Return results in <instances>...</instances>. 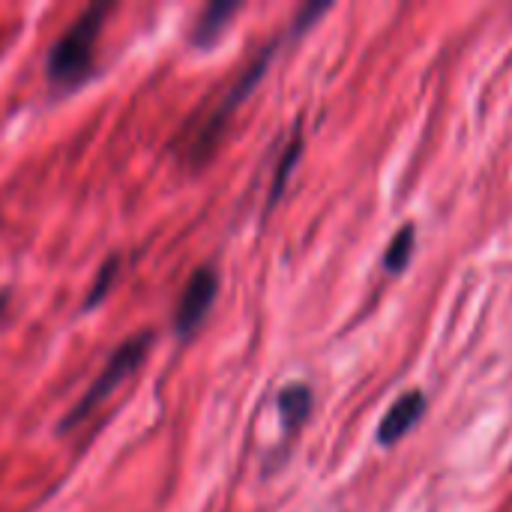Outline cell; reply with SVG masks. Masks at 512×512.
Returning a JSON list of instances; mask_svg holds the SVG:
<instances>
[{
    "label": "cell",
    "instance_id": "cell-5",
    "mask_svg": "<svg viewBox=\"0 0 512 512\" xmlns=\"http://www.w3.org/2000/svg\"><path fill=\"white\" fill-rule=\"evenodd\" d=\"M423 411H426V396L420 393V390H411V393H405L390 411H387V417L381 420V426H378V441L381 444H396V441H402L411 429H414V423L423 417Z\"/></svg>",
    "mask_w": 512,
    "mask_h": 512
},
{
    "label": "cell",
    "instance_id": "cell-9",
    "mask_svg": "<svg viewBox=\"0 0 512 512\" xmlns=\"http://www.w3.org/2000/svg\"><path fill=\"white\" fill-rule=\"evenodd\" d=\"M411 252H414V228L405 225V228L393 237V243H390V249H387V255H384V267H387L390 273H402V270L408 267V261H411Z\"/></svg>",
    "mask_w": 512,
    "mask_h": 512
},
{
    "label": "cell",
    "instance_id": "cell-7",
    "mask_svg": "<svg viewBox=\"0 0 512 512\" xmlns=\"http://www.w3.org/2000/svg\"><path fill=\"white\" fill-rule=\"evenodd\" d=\"M312 411V390L306 384H291L279 393V417L285 432H297Z\"/></svg>",
    "mask_w": 512,
    "mask_h": 512
},
{
    "label": "cell",
    "instance_id": "cell-2",
    "mask_svg": "<svg viewBox=\"0 0 512 512\" xmlns=\"http://www.w3.org/2000/svg\"><path fill=\"white\" fill-rule=\"evenodd\" d=\"M150 345H153V333H135L132 339H126V342L108 357L105 369L96 375V381L87 387V393L75 402V408H69V414L60 420V432L66 435V432H72L75 426H81L87 417H93L96 408H99V405H102V402H105L129 375H135V369L144 363Z\"/></svg>",
    "mask_w": 512,
    "mask_h": 512
},
{
    "label": "cell",
    "instance_id": "cell-10",
    "mask_svg": "<svg viewBox=\"0 0 512 512\" xmlns=\"http://www.w3.org/2000/svg\"><path fill=\"white\" fill-rule=\"evenodd\" d=\"M117 273H120V258L111 255V258L102 264V270H99V276H96V282H93V288H90V294H87V300H84V312H90L93 306H99V303L108 297V291H111Z\"/></svg>",
    "mask_w": 512,
    "mask_h": 512
},
{
    "label": "cell",
    "instance_id": "cell-1",
    "mask_svg": "<svg viewBox=\"0 0 512 512\" xmlns=\"http://www.w3.org/2000/svg\"><path fill=\"white\" fill-rule=\"evenodd\" d=\"M111 3L90 6L78 15V21L54 42L48 60H45V75L54 87L72 90L84 84L93 75V60H96V42L105 27V18L111 15Z\"/></svg>",
    "mask_w": 512,
    "mask_h": 512
},
{
    "label": "cell",
    "instance_id": "cell-3",
    "mask_svg": "<svg viewBox=\"0 0 512 512\" xmlns=\"http://www.w3.org/2000/svg\"><path fill=\"white\" fill-rule=\"evenodd\" d=\"M273 54H276V45H267V48L258 54V60H255L246 72H240L237 84L225 93V99L219 102V108H216V111L210 114V120L201 126L198 138L189 144V162L201 165V162H207V159L213 156V150H216V144H219V138H222L225 126H228V120H231V117H234V111L246 102V96L258 87V81L264 78V72H267V66H270V60H273Z\"/></svg>",
    "mask_w": 512,
    "mask_h": 512
},
{
    "label": "cell",
    "instance_id": "cell-6",
    "mask_svg": "<svg viewBox=\"0 0 512 512\" xmlns=\"http://www.w3.org/2000/svg\"><path fill=\"white\" fill-rule=\"evenodd\" d=\"M240 12V3H234V0H216V3H210L204 12H201V18L195 21V30H192V36H189V42L195 45V48H210L222 33H225V27H228V21L234 18Z\"/></svg>",
    "mask_w": 512,
    "mask_h": 512
},
{
    "label": "cell",
    "instance_id": "cell-8",
    "mask_svg": "<svg viewBox=\"0 0 512 512\" xmlns=\"http://www.w3.org/2000/svg\"><path fill=\"white\" fill-rule=\"evenodd\" d=\"M300 153H303V138H300V129H297L294 138H291V144H288V150L282 153V159H279V165H276V177H273V186H270L267 210L285 195V186H288V180H291V174H294V165H297Z\"/></svg>",
    "mask_w": 512,
    "mask_h": 512
},
{
    "label": "cell",
    "instance_id": "cell-4",
    "mask_svg": "<svg viewBox=\"0 0 512 512\" xmlns=\"http://www.w3.org/2000/svg\"><path fill=\"white\" fill-rule=\"evenodd\" d=\"M216 294H219V273L210 264L198 267L192 273V279L186 282V291H183L177 312H174V330L180 339H189L204 324V318L213 309Z\"/></svg>",
    "mask_w": 512,
    "mask_h": 512
},
{
    "label": "cell",
    "instance_id": "cell-11",
    "mask_svg": "<svg viewBox=\"0 0 512 512\" xmlns=\"http://www.w3.org/2000/svg\"><path fill=\"white\" fill-rule=\"evenodd\" d=\"M6 306H9V294H0V318H3V312H6Z\"/></svg>",
    "mask_w": 512,
    "mask_h": 512
}]
</instances>
